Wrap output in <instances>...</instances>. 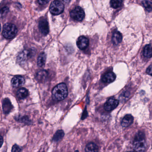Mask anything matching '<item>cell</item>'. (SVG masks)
Wrapping results in <instances>:
<instances>
[{"instance_id": "cell-1", "label": "cell", "mask_w": 152, "mask_h": 152, "mask_svg": "<svg viewBox=\"0 0 152 152\" xmlns=\"http://www.w3.org/2000/svg\"><path fill=\"white\" fill-rule=\"evenodd\" d=\"M68 88L64 83H61L53 88L52 96L55 101H61L64 100L68 95Z\"/></svg>"}, {"instance_id": "cell-2", "label": "cell", "mask_w": 152, "mask_h": 152, "mask_svg": "<svg viewBox=\"0 0 152 152\" xmlns=\"http://www.w3.org/2000/svg\"><path fill=\"white\" fill-rule=\"evenodd\" d=\"M134 149L137 151H144L146 148V142L145 136L142 133H138L136 135L134 142H133Z\"/></svg>"}, {"instance_id": "cell-3", "label": "cell", "mask_w": 152, "mask_h": 152, "mask_svg": "<svg viewBox=\"0 0 152 152\" xmlns=\"http://www.w3.org/2000/svg\"><path fill=\"white\" fill-rule=\"evenodd\" d=\"M16 26L11 23H6L4 26L2 35L5 38L10 39L15 36L17 33Z\"/></svg>"}, {"instance_id": "cell-4", "label": "cell", "mask_w": 152, "mask_h": 152, "mask_svg": "<svg viewBox=\"0 0 152 152\" xmlns=\"http://www.w3.org/2000/svg\"><path fill=\"white\" fill-rule=\"evenodd\" d=\"M64 10V4L61 1L58 0L53 1L50 5V12L53 15H59L63 12Z\"/></svg>"}, {"instance_id": "cell-5", "label": "cell", "mask_w": 152, "mask_h": 152, "mask_svg": "<svg viewBox=\"0 0 152 152\" xmlns=\"http://www.w3.org/2000/svg\"><path fill=\"white\" fill-rule=\"evenodd\" d=\"M70 16L72 18L78 21L82 20L85 17V12L81 7H76L70 12Z\"/></svg>"}, {"instance_id": "cell-6", "label": "cell", "mask_w": 152, "mask_h": 152, "mask_svg": "<svg viewBox=\"0 0 152 152\" xmlns=\"http://www.w3.org/2000/svg\"><path fill=\"white\" fill-rule=\"evenodd\" d=\"M119 104L118 100L111 98L109 99L104 105V109L107 111H111L117 108Z\"/></svg>"}, {"instance_id": "cell-7", "label": "cell", "mask_w": 152, "mask_h": 152, "mask_svg": "<svg viewBox=\"0 0 152 152\" xmlns=\"http://www.w3.org/2000/svg\"><path fill=\"white\" fill-rule=\"evenodd\" d=\"M88 44L89 40L85 36L80 37L77 40V46L80 50H85L88 46Z\"/></svg>"}, {"instance_id": "cell-8", "label": "cell", "mask_w": 152, "mask_h": 152, "mask_svg": "<svg viewBox=\"0 0 152 152\" xmlns=\"http://www.w3.org/2000/svg\"><path fill=\"white\" fill-rule=\"evenodd\" d=\"M39 28L43 35H46L48 34L49 32V24L46 19H43L40 21L39 23Z\"/></svg>"}, {"instance_id": "cell-9", "label": "cell", "mask_w": 152, "mask_h": 152, "mask_svg": "<svg viewBox=\"0 0 152 152\" xmlns=\"http://www.w3.org/2000/svg\"><path fill=\"white\" fill-rule=\"evenodd\" d=\"M25 82V79L23 77L21 76H16L12 79L11 84L13 87H18L23 85Z\"/></svg>"}, {"instance_id": "cell-10", "label": "cell", "mask_w": 152, "mask_h": 152, "mask_svg": "<svg viewBox=\"0 0 152 152\" xmlns=\"http://www.w3.org/2000/svg\"><path fill=\"white\" fill-rule=\"evenodd\" d=\"M30 52L28 50H24L19 54L18 57V61L19 63H24L30 57Z\"/></svg>"}, {"instance_id": "cell-11", "label": "cell", "mask_w": 152, "mask_h": 152, "mask_svg": "<svg viewBox=\"0 0 152 152\" xmlns=\"http://www.w3.org/2000/svg\"><path fill=\"white\" fill-rule=\"evenodd\" d=\"M116 79V75L112 72L105 73L102 78V81L106 84H109L113 82Z\"/></svg>"}, {"instance_id": "cell-12", "label": "cell", "mask_w": 152, "mask_h": 152, "mask_svg": "<svg viewBox=\"0 0 152 152\" xmlns=\"http://www.w3.org/2000/svg\"><path fill=\"white\" fill-rule=\"evenodd\" d=\"M2 108L3 112L5 114L10 113L12 109V105L10 101L8 98H5L3 101Z\"/></svg>"}, {"instance_id": "cell-13", "label": "cell", "mask_w": 152, "mask_h": 152, "mask_svg": "<svg viewBox=\"0 0 152 152\" xmlns=\"http://www.w3.org/2000/svg\"><path fill=\"white\" fill-rule=\"evenodd\" d=\"M134 117L131 115H127L123 118L121 125L123 127H128L133 123Z\"/></svg>"}, {"instance_id": "cell-14", "label": "cell", "mask_w": 152, "mask_h": 152, "mask_svg": "<svg viewBox=\"0 0 152 152\" xmlns=\"http://www.w3.org/2000/svg\"><path fill=\"white\" fill-rule=\"evenodd\" d=\"M48 76V72L45 70H41L38 71L36 75V79L38 82H44L46 80Z\"/></svg>"}, {"instance_id": "cell-15", "label": "cell", "mask_w": 152, "mask_h": 152, "mask_svg": "<svg viewBox=\"0 0 152 152\" xmlns=\"http://www.w3.org/2000/svg\"><path fill=\"white\" fill-rule=\"evenodd\" d=\"M122 35L119 31H115L113 35L112 42L115 45H118L122 41Z\"/></svg>"}, {"instance_id": "cell-16", "label": "cell", "mask_w": 152, "mask_h": 152, "mask_svg": "<svg viewBox=\"0 0 152 152\" xmlns=\"http://www.w3.org/2000/svg\"><path fill=\"white\" fill-rule=\"evenodd\" d=\"M46 55L44 52H42L39 54L37 59V65L39 67H42L45 64Z\"/></svg>"}, {"instance_id": "cell-17", "label": "cell", "mask_w": 152, "mask_h": 152, "mask_svg": "<svg viewBox=\"0 0 152 152\" xmlns=\"http://www.w3.org/2000/svg\"><path fill=\"white\" fill-rule=\"evenodd\" d=\"M28 95V91L26 88H21L17 92V96L20 99H24Z\"/></svg>"}, {"instance_id": "cell-18", "label": "cell", "mask_w": 152, "mask_h": 152, "mask_svg": "<svg viewBox=\"0 0 152 152\" xmlns=\"http://www.w3.org/2000/svg\"><path fill=\"white\" fill-rule=\"evenodd\" d=\"M143 55L147 58L152 57V46L150 45H147L144 47L143 50Z\"/></svg>"}, {"instance_id": "cell-19", "label": "cell", "mask_w": 152, "mask_h": 152, "mask_svg": "<svg viewBox=\"0 0 152 152\" xmlns=\"http://www.w3.org/2000/svg\"><path fill=\"white\" fill-rule=\"evenodd\" d=\"M85 151L88 152H97L98 151V147L94 143H89L86 146Z\"/></svg>"}, {"instance_id": "cell-20", "label": "cell", "mask_w": 152, "mask_h": 152, "mask_svg": "<svg viewBox=\"0 0 152 152\" xmlns=\"http://www.w3.org/2000/svg\"><path fill=\"white\" fill-rule=\"evenodd\" d=\"M64 134H65L63 130H58L54 134L53 137V141L55 142H59L63 138V137L64 136Z\"/></svg>"}, {"instance_id": "cell-21", "label": "cell", "mask_w": 152, "mask_h": 152, "mask_svg": "<svg viewBox=\"0 0 152 152\" xmlns=\"http://www.w3.org/2000/svg\"><path fill=\"white\" fill-rule=\"evenodd\" d=\"M122 3V0H111L110 2L111 6L114 9L119 8Z\"/></svg>"}, {"instance_id": "cell-22", "label": "cell", "mask_w": 152, "mask_h": 152, "mask_svg": "<svg viewBox=\"0 0 152 152\" xmlns=\"http://www.w3.org/2000/svg\"><path fill=\"white\" fill-rule=\"evenodd\" d=\"M142 4L145 10L148 12L152 11V3L151 2L147 0H145L142 1Z\"/></svg>"}, {"instance_id": "cell-23", "label": "cell", "mask_w": 152, "mask_h": 152, "mask_svg": "<svg viewBox=\"0 0 152 152\" xmlns=\"http://www.w3.org/2000/svg\"><path fill=\"white\" fill-rule=\"evenodd\" d=\"M21 151V149L18 146V145H14L12 147V152H20Z\"/></svg>"}, {"instance_id": "cell-24", "label": "cell", "mask_w": 152, "mask_h": 152, "mask_svg": "<svg viewBox=\"0 0 152 152\" xmlns=\"http://www.w3.org/2000/svg\"><path fill=\"white\" fill-rule=\"evenodd\" d=\"M50 0H38V3L41 5H44L48 3Z\"/></svg>"}, {"instance_id": "cell-25", "label": "cell", "mask_w": 152, "mask_h": 152, "mask_svg": "<svg viewBox=\"0 0 152 152\" xmlns=\"http://www.w3.org/2000/svg\"><path fill=\"white\" fill-rule=\"evenodd\" d=\"M9 10V9L7 7H4L3 9H2L0 10V14L1 15H2L3 14H4V13L7 12Z\"/></svg>"}, {"instance_id": "cell-26", "label": "cell", "mask_w": 152, "mask_h": 152, "mask_svg": "<svg viewBox=\"0 0 152 152\" xmlns=\"http://www.w3.org/2000/svg\"><path fill=\"white\" fill-rule=\"evenodd\" d=\"M146 72L149 75L152 76V64L148 67L146 70Z\"/></svg>"}, {"instance_id": "cell-27", "label": "cell", "mask_w": 152, "mask_h": 152, "mask_svg": "<svg viewBox=\"0 0 152 152\" xmlns=\"http://www.w3.org/2000/svg\"><path fill=\"white\" fill-rule=\"evenodd\" d=\"M3 143V139L2 137L0 136V148L1 147Z\"/></svg>"}, {"instance_id": "cell-28", "label": "cell", "mask_w": 152, "mask_h": 152, "mask_svg": "<svg viewBox=\"0 0 152 152\" xmlns=\"http://www.w3.org/2000/svg\"><path fill=\"white\" fill-rule=\"evenodd\" d=\"M69 1H70V0H64V1L65 2H69Z\"/></svg>"}, {"instance_id": "cell-29", "label": "cell", "mask_w": 152, "mask_h": 152, "mask_svg": "<svg viewBox=\"0 0 152 152\" xmlns=\"http://www.w3.org/2000/svg\"><path fill=\"white\" fill-rule=\"evenodd\" d=\"M1 24H0V31H1Z\"/></svg>"}]
</instances>
